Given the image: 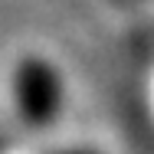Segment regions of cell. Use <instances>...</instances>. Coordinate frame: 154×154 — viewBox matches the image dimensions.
I'll return each instance as SVG.
<instances>
[{
    "instance_id": "cell-1",
    "label": "cell",
    "mask_w": 154,
    "mask_h": 154,
    "mask_svg": "<svg viewBox=\"0 0 154 154\" xmlns=\"http://www.w3.org/2000/svg\"><path fill=\"white\" fill-rule=\"evenodd\" d=\"M13 95H17V108L23 122L33 128H43L62 108V79L46 59L26 56L13 72Z\"/></svg>"
},
{
    "instance_id": "cell-2",
    "label": "cell",
    "mask_w": 154,
    "mask_h": 154,
    "mask_svg": "<svg viewBox=\"0 0 154 154\" xmlns=\"http://www.w3.org/2000/svg\"><path fill=\"white\" fill-rule=\"evenodd\" d=\"M66 154H95V151H66Z\"/></svg>"
}]
</instances>
